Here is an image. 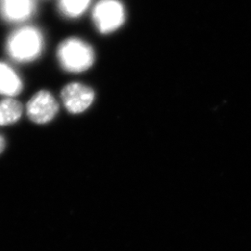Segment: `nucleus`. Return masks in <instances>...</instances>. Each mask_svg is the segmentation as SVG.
Listing matches in <instances>:
<instances>
[{"instance_id":"obj_1","label":"nucleus","mask_w":251,"mask_h":251,"mask_svg":"<svg viewBox=\"0 0 251 251\" xmlns=\"http://www.w3.org/2000/svg\"><path fill=\"white\" fill-rule=\"evenodd\" d=\"M44 38L42 33L33 26L20 27L11 33L7 41V53L18 63H30L42 53Z\"/></svg>"},{"instance_id":"obj_2","label":"nucleus","mask_w":251,"mask_h":251,"mask_svg":"<svg viewBox=\"0 0 251 251\" xmlns=\"http://www.w3.org/2000/svg\"><path fill=\"white\" fill-rule=\"evenodd\" d=\"M58 60L63 69L68 72H84L94 63V51L87 42L80 38L71 37L59 46Z\"/></svg>"},{"instance_id":"obj_3","label":"nucleus","mask_w":251,"mask_h":251,"mask_svg":"<svg viewBox=\"0 0 251 251\" xmlns=\"http://www.w3.org/2000/svg\"><path fill=\"white\" fill-rule=\"evenodd\" d=\"M125 19V8L119 0H100L92 11L94 25L101 34L117 31Z\"/></svg>"},{"instance_id":"obj_4","label":"nucleus","mask_w":251,"mask_h":251,"mask_svg":"<svg viewBox=\"0 0 251 251\" xmlns=\"http://www.w3.org/2000/svg\"><path fill=\"white\" fill-rule=\"evenodd\" d=\"M29 118L37 124H45L53 119L59 106L51 93L41 90L28 101L26 106Z\"/></svg>"},{"instance_id":"obj_5","label":"nucleus","mask_w":251,"mask_h":251,"mask_svg":"<svg viewBox=\"0 0 251 251\" xmlns=\"http://www.w3.org/2000/svg\"><path fill=\"white\" fill-rule=\"evenodd\" d=\"M62 100L65 108L72 114H80L90 107L94 91L80 83H71L63 88Z\"/></svg>"},{"instance_id":"obj_6","label":"nucleus","mask_w":251,"mask_h":251,"mask_svg":"<svg viewBox=\"0 0 251 251\" xmlns=\"http://www.w3.org/2000/svg\"><path fill=\"white\" fill-rule=\"evenodd\" d=\"M36 10V0H0V16L10 24L26 22Z\"/></svg>"},{"instance_id":"obj_7","label":"nucleus","mask_w":251,"mask_h":251,"mask_svg":"<svg viewBox=\"0 0 251 251\" xmlns=\"http://www.w3.org/2000/svg\"><path fill=\"white\" fill-rule=\"evenodd\" d=\"M23 89V83L18 75L7 63H0V94L9 97L18 95Z\"/></svg>"},{"instance_id":"obj_8","label":"nucleus","mask_w":251,"mask_h":251,"mask_svg":"<svg viewBox=\"0 0 251 251\" xmlns=\"http://www.w3.org/2000/svg\"><path fill=\"white\" fill-rule=\"evenodd\" d=\"M23 115V106L15 100H3L0 101V126H7L17 122Z\"/></svg>"},{"instance_id":"obj_9","label":"nucleus","mask_w":251,"mask_h":251,"mask_svg":"<svg viewBox=\"0 0 251 251\" xmlns=\"http://www.w3.org/2000/svg\"><path fill=\"white\" fill-rule=\"evenodd\" d=\"M91 0H59L60 12L66 18H78L90 7Z\"/></svg>"},{"instance_id":"obj_10","label":"nucleus","mask_w":251,"mask_h":251,"mask_svg":"<svg viewBox=\"0 0 251 251\" xmlns=\"http://www.w3.org/2000/svg\"><path fill=\"white\" fill-rule=\"evenodd\" d=\"M5 145H6L5 140H4V138L0 135V153L4 151V149H5Z\"/></svg>"}]
</instances>
